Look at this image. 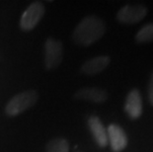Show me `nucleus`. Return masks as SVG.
I'll return each mask as SVG.
<instances>
[{
  "label": "nucleus",
  "mask_w": 153,
  "mask_h": 152,
  "mask_svg": "<svg viewBox=\"0 0 153 152\" xmlns=\"http://www.w3.org/2000/svg\"><path fill=\"white\" fill-rule=\"evenodd\" d=\"M108 143H110L113 151L120 152L123 150L128 145V136L125 130L118 125L112 124L107 128Z\"/></svg>",
  "instance_id": "6"
},
{
  "label": "nucleus",
  "mask_w": 153,
  "mask_h": 152,
  "mask_svg": "<svg viewBox=\"0 0 153 152\" xmlns=\"http://www.w3.org/2000/svg\"><path fill=\"white\" fill-rule=\"evenodd\" d=\"M148 99L149 102L153 105V72L149 79V84H148Z\"/></svg>",
  "instance_id": "13"
},
{
  "label": "nucleus",
  "mask_w": 153,
  "mask_h": 152,
  "mask_svg": "<svg viewBox=\"0 0 153 152\" xmlns=\"http://www.w3.org/2000/svg\"><path fill=\"white\" fill-rule=\"evenodd\" d=\"M109 97L108 92L105 89L98 88V87H87L77 90L74 94V98L77 100H84V101L92 103H104L107 101Z\"/></svg>",
  "instance_id": "7"
},
{
  "label": "nucleus",
  "mask_w": 153,
  "mask_h": 152,
  "mask_svg": "<svg viewBox=\"0 0 153 152\" xmlns=\"http://www.w3.org/2000/svg\"><path fill=\"white\" fill-rule=\"evenodd\" d=\"M135 40L139 44L150 43L153 42V23H149L137 32L135 36Z\"/></svg>",
  "instance_id": "12"
},
{
  "label": "nucleus",
  "mask_w": 153,
  "mask_h": 152,
  "mask_svg": "<svg viewBox=\"0 0 153 152\" xmlns=\"http://www.w3.org/2000/svg\"><path fill=\"white\" fill-rule=\"evenodd\" d=\"M45 12V6L40 1H35L24 11L21 16L20 28L23 31H32L39 24Z\"/></svg>",
  "instance_id": "4"
},
{
  "label": "nucleus",
  "mask_w": 153,
  "mask_h": 152,
  "mask_svg": "<svg viewBox=\"0 0 153 152\" xmlns=\"http://www.w3.org/2000/svg\"><path fill=\"white\" fill-rule=\"evenodd\" d=\"M147 14V8L140 4H128L120 9L117 15L118 21L123 24H134L140 22Z\"/></svg>",
  "instance_id": "5"
},
{
  "label": "nucleus",
  "mask_w": 153,
  "mask_h": 152,
  "mask_svg": "<svg viewBox=\"0 0 153 152\" xmlns=\"http://www.w3.org/2000/svg\"><path fill=\"white\" fill-rule=\"evenodd\" d=\"M106 32V24L97 16L90 15L81 20L73 31L72 39L78 46L88 47L96 43Z\"/></svg>",
  "instance_id": "1"
},
{
  "label": "nucleus",
  "mask_w": 153,
  "mask_h": 152,
  "mask_svg": "<svg viewBox=\"0 0 153 152\" xmlns=\"http://www.w3.org/2000/svg\"><path fill=\"white\" fill-rule=\"evenodd\" d=\"M39 94L35 90H28L18 93L12 97L10 101L5 107V113L10 117H15L27 111L37 103Z\"/></svg>",
  "instance_id": "2"
},
{
  "label": "nucleus",
  "mask_w": 153,
  "mask_h": 152,
  "mask_svg": "<svg viewBox=\"0 0 153 152\" xmlns=\"http://www.w3.org/2000/svg\"><path fill=\"white\" fill-rule=\"evenodd\" d=\"M47 152H69V142L63 137L53 138L45 146Z\"/></svg>",
  "instance_id": "11"
},
{
  "label": "nucleus",
  "mask_w": 153,
  "mask_h": 152,
  "mask_svg": "<svg viewBox=\"0 0 153 152\" xmlns=\"http://www.w3.org/2000/svg\"><path fill=\"white\" fill-rule=\"evenodd\" d=\"M88 128L92 134L94 140L100 147H106L108 145V134L101 119L96 116H91L88 119Z\"/></svg>",
  "instance_id": "8"
},
{
  "label": "nucleus",
  "mask_w": 153,
  "mask_h": 152,
  "mask_svg": "<svg viewBox=\"0 0 153 152\" xmlns=\"http://www.w3.org/2000/svg\"><path fill=\"white\" fill-rule=\"evenodd\" d=\"M63 59V47L59 41L48 38L45 44V66L48 70L57 68Z\"/></svg>",
  "instance_id": "3"
},
{
  "label": "nucleus",
  "mask_w": 153,
  "mask_h": 152,
  "mask_svg": "<svg viewBox=\"0 0 153 152\" xmlns=\"http://www.w3.org/2000/svg\"><path fill=\"white\" fill-rule=\"evenodd\" d=\"M125 111L132 119H138L142 115V99L137 89H132L126 100Z\"/></svg>",
  "instance_id": "9"
},
{
  "label": "nucleus",
  "mask_w": 153,
  "mask_h": 152,
  "mask_svg": "<svg viewBox=\"0 0 153 152\" xmlns=\"http://www.w3.org/2000/svg\"><path fill=\"white\" fill-rule=\"evenodd\" d=\"M110 62L111 59L109 56H96L85 61L81 66L80 71L83 74H86V75H95V74H98L102 72L103 70H105Z\"/></svg>",
  "instance_id": "10"
}]
</instances>
